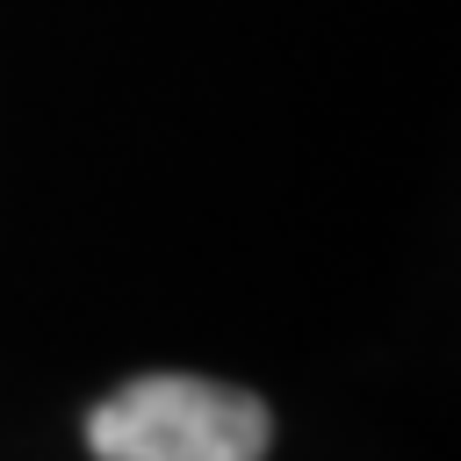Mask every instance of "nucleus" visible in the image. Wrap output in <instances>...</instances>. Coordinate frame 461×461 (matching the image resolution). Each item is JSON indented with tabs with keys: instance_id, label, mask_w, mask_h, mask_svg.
<instances>
[{
	"instance_id": "nucleus-1",
	"label": "nucleus",
	"mask_w": 461,
	"mask_h": 461,
	"mask_svg": "<svg viewBox=\"0 0 461 461\" xmlns=\"http://www.w3.org/2000/svg\"><path fill=\"white\" fill-rule=\"evenodd\" d=\"M94 461H267L274 411L209 375H137L86 411Z\"/></svg>"
}]
</instances>
